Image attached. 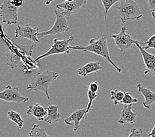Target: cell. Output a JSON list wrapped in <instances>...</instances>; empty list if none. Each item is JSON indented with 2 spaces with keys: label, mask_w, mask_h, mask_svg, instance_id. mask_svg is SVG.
<instances>
[{
  "label": "cell",
  "mask_w": 155,
  "mask_h": 137,
  "mask_svg": "<svg viewBox=\"0 0 155 137\" xmlns=\"http://www.w3.org/2000/svg\"><path fill=\"white\" fill-rule=\"evenodd\" d=\"M71 48L73 50H81L97 54L108 61L116 69L118 73H121V69L117 66L110 57L108 39L106 36H102L98 40H95L94 38L91 39L89 44L87 46H71Z\"/></svg>",
  "instance_id": "6da1fadb"
},
{
  "label": "cell",
  "mask_w": 155,
  "mask_h": 137,
  "mask_svg": "<svg viewBox=\"0 0 155 137\" xmlns=\"http://www.w3.org/2000/svg\"><path fill=\"white\" fill-rule=\"evenodd\" d=\"M58 73L45 71L42 72H39L33 76L31 81L27 87V90L28 92L36 91L42 92L46 94L48 102L50 105V98L49 94V88L54 80H56L59 78Z\"/></svg>",
  "instance_id": "7a4b0ae2"
},
{
  "label": "cell",
  "mask_w": 155,
  "mask_h": 137,
  "mask_svg": "<svg viewBox=\"0 0 155 137\" xmlns=\"http://www.w3.org/2000/svg\"><path fill=\"white\" fill-rule=\"evenodd\" d=\"M117 9L121 23L124 24L128 21L138 20L143 16L138 3L135 0H121Z\"/></svg>",
  "instance_id": "3957f363"
},
{
  "label": "cell",
  "mask_w": 155,
  "mask_h": 137,
  "mask_svg": "<svg viewBox=\"0 0 155 137\" xmlns=\"http://www.w3.org/2000/svg\"><path fill=\"white\" fill-rule=\"evenodd\" d=\"M54 12L56 15V18L53 27L48 31L39 32L38 34V38H43L46 36L60 34L62 33L67 32L69 30V23L64 13L61 10L57 9L56 7L54 9Z\"/></svg>",
  "instance_id": "277c9868"
},
{
  "label": "cell",
  "mask_w": 155,
  "mask_h": 137,
  "mask_svg": "<svg viewBox=\"0 0 155 137\" xmlns=\"http://www.w3.org/2000/svg\"><path fill=\"white\" fill-rule=\"evenodd\" d=\"M74 36H71L68 39L65 40H58L54 39L52 45H51L50 49L46 51V53L40 55L35 60V62L39 61L41 59L48 57L50 55H56V54H69L73 50L71 48V46L69 45L70 42H71Z\"/></svg>",
  "instance_id": "5b68a950"
},
{
  "label": "cell",
  "mask_w": 155,
  "mask_h": 137,
  "mask_svg": "<svg viewBox=\"0 0 155 137\" xmlns=\"http://www.w3.org/2000/svg\"><path fill=\"white\" fill-rule=\"evenodd\" d=\"M111 37L114 40L116 47L120 50L123 55H125L126 51L131 49L133 44L139 42L133 39L132 37L127 34V28L125 27H121L119 34H112Z\"/></svg>",
  "instance_id": "8992f818"
},
{
  "label": "cell",
  "mask_w": 155,
  "mask_h": 137,
  "mask_svg": "<svg viewBox=\"0 0 155 137\" xmlns=\"http://www.w3.org/2000/svg\"><path fill=\"white\" fill-rule=\"evenodd\" d=\"M1 17L3 23L8 25L18 24L19 9L12 3V0H4L0 7Z\"/></svg>",
  "instance_id": "52a82bcc"
},
{
  "label": "cell",
  "mask_w": 155,
  "mask_h": 137,
  "mask_svg": "<svg viewBox=\"0 0 155 137\" xmlns=\"http://www.w3.org/2000/svg\"><path fill=\"white\" fill-rule=\"evenodd\" d=\"M0 99L7 102H14L25 104L29 100L28 97L23 96L19 92V86L13 87L7 85L5 89L0 92Z\"/></svg>",
  "instance_id": "ba28073f"
},
{
  "label": "cell",
  "mask_w": 155,
  "mask_h": 137,
  "mask_svg": "<svg viewBox=\"0 0 155 137\" xmlns=\"http://www.w3.org/2000/svg\"><path fill=\"white\" fill-rule=\"evenodd\" d=\"M38 27H32L30 24L25 26H20L17 24V27L15 32V37L16 38H27L32 42H39L38 38L39 33Z\"/></svg>",
  "instance_id": "9c48e42d"
},
{
  "label": "cell",
  "mask_w": 155,
  "mask_h": 137,
  "mask_svg": "<svg viewBox=\"0 0 155 137\" xmlns=\"http://www.w3.org/2000/svg\"><path fill=\"white\" fill-rule=\"evenodd\" d=\"M87 0H74L71 2H63L58 4L56 8L61 10L66 17L71 16L76 13L80 9H83L85 7Z\"/></svg>",
  "instance_id": "30bf717a"
},
{
  "label": "cell",
  "mask_w": 155,
  "mask_h": 137,
  "mask_svg": "<svg viewBox=\"0 0 155 137\" xmlns=\"http://www.w3.org/2000/svg\"><path fill=\"white\" fill-rule=\"evenodd\" d=\"M141 44V42H139L135 43V45L138 47L140 52H141L143 59L144 64L146 67V71L144 72V73H145V75H147L149 73H152L155 76V54L147 52V50H144L143 47L140 45Z\"/></svg>",
  "instance_id": "8fae6325"
},
{
  "label": "cell",
  "mask_w": 155,
  "mask_h": 137,
  "mask_svg": "<svg viewBox=\"0 0 155 137\" xmlns=\"http://www.w3.org/2000/svg\"><path fill=\"white\" fill-rule=\"evenodd\" d=\"M87 114V108L77 109L73 112L71 116L66 118L64 121L65 123L68 125L72 126V122L74 123L73 131L76 132L81 127V121L85 117Z\"/></svg>",
  "instance_id": "7c38bea8"
},
{
  "label": "cell",
  "mask_w": 155,
  "mask_h": 137,
  "mask_svg": "<svg viewBox=\"0 0 155 137\" xmlns=\"http://www.w3.org/2000/svg\"><path fill=\"white\" fill-rule=\"evenodd\" d=\"M120 115V117L118 121L120 123L134 124L136 121L137 113L133 112L132 105H124L123 109L121 110Z\"/></svg>",
  "instance_id": "4fadbf2b"
},
{
  "label": "cell",
  "mask_w": 155,
  "mask_h": 137,
  "mask_svg": "<svg viewBox=\"0 0 155 137\" xmlns=\"http://www.w3.org/2000/svg\"><path fill=\"white\" fill-rule=\"evenodd\" d=\"M27 114L35 117L39 121H44L48 114L47 107H44L40 106L38 103H36L28 106Z\"/></svg>",
  "instance_id": "5bb4252c"
},
{
  "label": "cell",
  "mask_w": 155,
  "mask_h": 137,
  "mask_svg": "<svg viewBox=\"0 0 155 137\" xmlns=\"http://www.w3.org/2000/svg\"><path fill=\"white\" fill-rule=\"evenodd\" d=\"M138 91L145 98V102H143V106L146 109H150L153 103H155V93L153 91L143 86L142 84H138L137 85Z\"/></svg>",
  "instance_id": "9a60e30c"
},
{
  "label": "cell",
  "mask_w": 155,
  "mask_h": 137,
  "mask_svg": "<svg viewBox=\"0 0 155 137\" xmlns=\"http://www.w3.org/2000/svg\"><path fill=\"white\" fill-rule=\"evenodd\" d=\"M101 60L99 61H93L88 63V64L84 65L82 67L79 68L78 71H77V73L81 77H86L88 74L98 72L103 68L101 65Z\"/></svg>",
  "instance_id": "2e32d148"
},
{
  "label": "cell",
  "mask_w": 155,
  "mask_h": 137,
  "mask_svg": "<svg viewBox=\"0 0 155 137\" xmlns=\"http://www.w3.org/2000/svg\"><path fill=\"white\" fill-rule=\"evenodd\" d=\"M47 107L48 114L44 122L49 124L56 123L60 119L61 114L59 113V106L56 105H49Z\"/></svg>",
  "instance_id": "e0dca14e"
},
{
  "label": "cell",
  "mask_w": 155,
  "mask_h": 137,
  "mask_svg": "<svg viewBox=\"0 0 155 137\" xmlns=\"http://www.w3.org/2000/svg\"><path fill=\"white\" fill-rule=\"evenodd\" d=\"M7 118L11 121L14 122L17 125L19 129H21L24 125V120L22 119L21 115L13 110H9L7 112Z\"/></svg>",
  "instance_id": "ac0fdd59"
},
{
  "label": "cell",
  "mask_w": 155,
  "mask_h": 137,
  "mask_svg": "<svg viewBox=\"0 0 155 137\" xmlns=\"http://www.w3.org/2000/svg\"><path fill=\"white\" fill-rule=\"evenodd\" d=\"M30 137H51L46 133V129L40 127L37 124L35 125L29 132Z\"/></svg>",
  "instance_id": "d6986e66"
},
{
  "label": "cell",
  "mask_w": 155,
  "mask_h": 137,
  "mask_svg": "<svg viewBox=\"0 0 155 137\" xmlns=\"http://www.w3.org/2000/svg\"><path fill=\"white\" fill-rule=\"evenodd\" d=\"M110 100L114 102V106H117L119 103H121V102L123 100L125 92L120 91L119 90H114L110 92Z\"/></svg>",
  "instance_id": "ffe728a7"
},
{
  "label": "cell",
  "mask_w": 155,
  "mask_h": 137,
  "mask_svg": "<svg viewBox=\"0 0 155 137\" xmlns=\"http://www.w3.org/2000/svg\"><path fill=\"white\" fill-rule=\"evenodd\" d=\"M121 0H101L102 3V5L104 6V11H105V17L104 18H107V15H108V11H110V8L118 2H121Z\"/></svg>",
  "instance_id": "44dd1931"
},
{
  "label": "cell",
  "mask_w": 155,
  "mask_h": 137,
  "mask_svg": "<svg viewBox=\"0 0 155 137\" xmlns=\"http://www.w3.org/2000/svg\"><path fill=\"white\" fill-rule=\"evenodd\" d=\"M87 96L88 98V103L87 106V113L90 112L93 108V102L95 100V99L98 97L97 93H95V92H91V90H88L87 92Z\"/></svg>",
  "instance_id": "7402d4cb"
},
{
  "label": "cell",
  "mask_w": 155,
  "mask_h": 137,
  "mask_svg": "<svg viewBox=\"0 0 155 137\" xmlns=\"http://www.w3.org/2000/svg\"><path fill=\"white\" fill-rule=\"evenodd\" d=\"M138 102V100L136 98L132 97V96L129 92H125V95L123 100L120 103H122L124 105H133L134 103Z\"/></svg>",
  "instance_id": "603a6c76"
},
{
  "label": "cell",
  "mask_w": 155,
  "mask_h": 137,
  "mask_svg": "<svg viewBox=\"0 0 155 137\" xmlns=\"http://www.w3.org/2000/svg\"><path fill=\"white\" fill-rule=\"evenodd\" d=\"M144 50H147L149 49H154L155 48V34L150 36L147 42L140 44Z\"/></svg>",
  "instance_id": "cb8c5ba5"
},
{
  "label": "cell",
  "mask_w": 155,
  "mask_h": 137,
  "mask_svg": "<svg viewBox=\"0 0 155 137\" xmlns=\"http://www.w3.org/2000/svg\"><path fill=\"white\" fill-rule=\"evenodd\" d=\"M127 137H143V131L142 129L134 128L131 130L130 135Z\"/></svg>",
  "instance_id": "d4e9b609"
},
{
  "label": "cell",
  "mask_w": 155,
  "mask_h": 137,
  "mask_svg": "<svg viewBox=\"0 0 155 137\" xmlns=\"http://www.w3.org/2000/svg\"><path fill=\"white\" fill-rule=\"evenodd\" d=\"M98 89H99V85H98V82H97V81H94V82L90 83L89 86H88V90L93 92L97 93V92L98 91Z\"/></svg>",
  "instance_id": "484cf974"
},
{
  "label": "cell",
  "mask_w": 155,
  "mask_h": 137,
  "mask_svg": "<svg viewBox=\"0 0 155 137\" xmlns=\"http://www.w3.org/2000/svg\"><path fill=\"white\" fill-rule=\"evenodd\" d=\"M24 0H12V3L15 6L17 7L18 9L21 8V7L24 5Z\"/></svg>",
  "instance_id": "4316f807"
},
{
  "label": "cell",
  "mask_w": 155,
  "mask_h": 137,
  "mask_svg": "<svg viewBox=\"0 0 155 137\" xmlns=\"http://www.w3.org/2000/svg\"><path fill=\"white\" fill-rule=\"evenodd\" d=\"M151 13H155V0H147Z\"/></svg>",
  "instance_id": "83f0119b"
},
{
  "label": "cell",
  "mask_w": 155,
  "mask_h": 137,
  "mask_svg": "<svg viewBox=\"0 0 155 137\" xmlns=\"http://www.w3.org/2000/svg\"><path fill=\"white\" fill-rule=\"evenodd\" d=\"M149 136L150 137H155V125L153 129V130L149 134Z\"/></svg>",
  "instance_id": "f1b7e54d"
},
{
  "label": "cell",
  "mask_w": 155,
  "mask_h": 137,
  "mask_svg": "<svg viewBox=\"0 0 155 137\" xmlns=\"http://www.w3.org/2000/svg\"><path fill=\"white\" fill-rule=\"evenodd\" d=\"M152 16L153 17V18H155V13H153V14H152Z\"/></svg>",
  "instance_id": "f546056e"
}]
</instances>
